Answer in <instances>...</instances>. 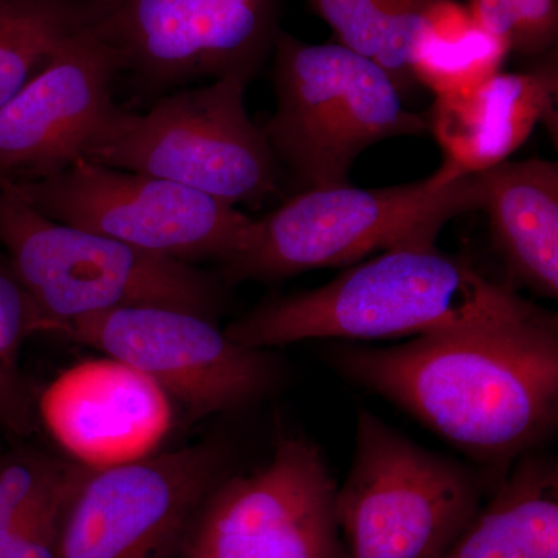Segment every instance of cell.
<instances>
[{"instance_id":"obj_1","label":"cell","mask_w":558,"mask_h":558,"mask_svg":"<svg viewBox=\"0 0 558 558\" xmlns=\"http://www.w3.org/2000/svg\"><path fill=\"white\" fill-rule=\"evenodd\" d=\"M326 357L472 459L490 488L557 429L558 318L520 292L462 325Z\"/></svg>"},{"instance_id":"obj_2","label":"cell","mask_w":558,"mask_h":558,"mask_svg":"<svg viewBox=\"0 0 558 558\" xmlns=\"http://www.w3.org/2000/svg\"><path fill=\"white\" fill-rule=\"evenodd\" d=\"M517 292L436 245L396 248L349 266L317 289L260 301L226 333L267 351L314 339H413L486 315Z\"/></svg>"},{"instance_id":"obj_3","label":"cell","mask_w":558,"mask_h":558,"mask_svg":"<svg viewBox=\"0 0 558 558\" xmlns=\"http://www.w3.org/2000/svg\"><path fill=\"white\" fill-rule=\"evenodd\" d=\"M481 204L478 174L446 160L428 178L402 185L303 190L255 219L247 245L220 266V278L227 286L282 281L388 250L432 247L451 219Z\"/></svg>"},{"instance_id":"obj_4","label":"cell","mask_w":558,"mask_h":558,"mask_svg":"<svg viewBox=\"0 0 558 558\" xmlns=\"http://www.w3.org/2000/svg\"><path fill=\"white\" fill-rule=\"evenodd\" d=\"M271 58L277 109L260 128L303 190L349 185L371 146L428 132L391 76L339 43H304L281 31Z\"/></svg>"},{"instance_id":"obj_5","label":"cell","mask_w":558,"mask_h":558,"mask_svg":"<svg viewBox=\"0 0 558 558\" xmlns=\"http://www.w3.org/2000/svg\"><path fill=\"white\" fill-rule=\"evenodd\" d=\"M0 245L47 332L84 315L131 306L175 307L216 319L226 301L222 278L54 222L3 190Z\"/></svg>"},{"instance_id":"obj_6","label":"cell","mask_w":558,"mask_h":558,"mask_svg":"<svg viewBox=\"0 0 558 558\" xmlns=\"http://www.w3.org/2000/svg\"><path fill=\"white\" fill-rule=\"evenodd\" d=\"M248 81L223 76L161 95L146 112L113 117L86 160L260 207L278 193L279 167L245 106Z\"/></svg>"},{"instance_id":"obj_7","label":"cell","mask_w":558,"mask_h":558,"mask_svg":"<svg viewBox=\"0 0 558 558\" xmlns=\"http://www.w3.org/2000/svg\"><path fill=\"white\" fill-rule=\"evenodd\" d=\"M488 490L478 469L425 449L362 409L351 468L337 492L348 558H440Z\"/></svg>"},{"instance_id":"obj_8","label":"cell","mask_w":558,"mask_h":558,"mask_svg":"<svg viewBox=\"0 0 558 558\" xmlns=\"http://www.w3.org/2000/svg\"><path fill=\"white\" fill-rule=\"evenodd\" d=\"M3 191L54 222L193 266H222L247 245L255 227V219L208 194L89 160Z\"/></svg>"},{"instance_id":"obj_9","label":"cell","mask_w":558,"mask_h":558,"mask_svg":"<svg viewBox=\"0 0 558 558\" xmlns=\"http://www.w3.org/2000/svg\"><path fill=\"white\" fill-rule=\"evenodd\" d=\"M121 73L153 98L199 80L248 83L269 60L282 0H95Z\"/></svg>"},{"instance_id":"obj_10","label":"cell","mask_w":558,"mask_h":558,"mask_svg":"<svg viewBox=\"0 0 558 558\" xmlns=\"http://www.w3.org/2000/svg\"><path fill=\"white\" fill-rule=\"evenodd\" d=\"M227 450L199 444L81 469L65 498L58 558H175L202 502L226 478Z\"/></svg>"},{"instance_id":"obj_11","label":"cell","mask_w":558,"mask_h":558,"mask_svg":"<svg viewBox=\"0 0 558 558\" xmlns=\"http://www.w3.org/2000/svg\"><path fill=\"white\" fill-rule=\"evenodd\" d=\"M337 492L314 442L279 438L266 465L209 492L175 558H348Z\"/></svg>"},{"instance_id":"obj_12","label":"cell","mask_w":558,"mask_h":558,"mask_svg":"<svg viewBox=\"0 0 558 558\" xmlns=\"http://www.w3.org/2000/svg\"><path fill=\"white\" fill-rule=\"evenodd\" d=\"M54 333L145 374L194 418L247 409L267 398L281 376L267 349L236 343L215 319L175 307L98 312Z\"/></svg>"},{"instance_id":"obj_13","label":"cell","mask_w":558,"mask_h":558,"mask_svg":"<svg viewBox=\"0 0 558 558\" xmlns=\"http://www.w3.org/2000/svg\"><path fill=\"white\" fill-rule=\"evenodd\" d=\"M116 50L92 25L0 108V190L68 170L100 140L120 106Z\"/></svg>"},{"instance_id":"obj_14","label":"cell","mask_w":558,"mask_h":558,"mask_svg":"<svg viewBox=\"0 0 558 558\" xmlns=\"http://www.w3.org/2000/svg\"><path fill=\"white\" fill-rule=\"evenodd\" d=\"M36 411L51 438L89 469L150 457L172 427L163 389L108 355L62 371Z\"/></svg>"},{"instance_id":"obj_15","label":"cell","mask_w":558,"mask_h":558,"mask_svg":"<svg viewBox=\"0 0 558 558\" xmlns=\"http://www.w3.org/2000/svg\"><path fill=\"white\" fill-rule=\"evenodd\" d=\"M557 97L556 50L524 72H498L468 89L436 95L425 119L444 160L478 174L509 160L538 123L553 130Z\"/></svg>"},{"instance_id":"obj_16","label":"cell","mask_w":558,"mask_h":558,"mask_svg":"<svg viewBox=\"0 0 558 558\" xmlns=\"http://www.w3.org/2000/svg\"><path fill=\"white\" fill-rule=\"evenodd\" d=\"M492 242L513 288L558 296V165L506 160L478 172Z\"/></svg>"},{"instance_id":"obj_17","label":"cell","mask_w":558,"mask_h":558,"mask_svg":"<svg viewBox=\"0 0 558 558\" xmlns=\"http://www.w3.org/2000/svg\"><path fill=\"white\" fill-rule=\"evenodd\" d=\"M440 558H558V462L543 449L517 459Z\"/></svg>"},{"instance_id":"obj_18","label":"cell","mask_w":558,"mask_h":558,"mask_svg":"<svg viewBox=\"0 0 558 558\" xmlns=\"http://www.w3.org/2000/svg\"><path fill=\"white\" fill-rule=\"evenodd\" d=\"M509 53L501 39L481 27L469 5L440 0L414 40L411 72L417 86L444 95L501 72Z\"/></svg>"},{"instance_id":"obj_19","label":"cell","mask_w":558,"mask_h":558,"mask_svg":"<svg viewBox=\"0 0 558 558\" xmlns=\"http://www.w3.org/2000/svg\"><path fill=\"white\" fill-rule=\"evenodd\" d=\"M95 0H0V108L95 22Z\"/></svg>"},{"instance_id":"obj_20","label":"cell","mask_w":558,"mask_h":558,"mask_svg":"<svg viewBox=\"0 0 558 558\" xmlns=\"http://www.w3.org/2000/svg\"><path fill=\"white\" fill-rule=\"evenodd\" d=\"M440 0H307L349 50L379 64L403 95L417 87L411 53L429 11Z\"/></svg>"},{"instance_id":"obj_21","label":"cell","mask_w":558,"mask_h":558,"mask_svg":"<svg viewBox=\"0 0 558 558\" xmlns=\"http://www.w3.org/2000/svg\"><path fill=\"white\" fill-rule=\"evenodd\" d=\"M46 319L9 267L0 266V425L17 436L31 435L36 416L31 387L21 369V351Z\"/></svg>"},{"instance_id":"obj_22","label":"cell","mask_w":558,"mask_h":558,"mask_svg":"<svg viewBox=\"0 0 558 558\" xmlns=\"http://www.w3.org/2000/svg\"><path fill=\"white\" fill-rule=\"evenodd\" d=\"M469 9L521 58L535 61L557 50L558 0H469Z\"/></svg>"},{"instance_id":"obj_23","label":"cell","mask_w":558,"mask_h":558,"mask_svg":"<svg viewBox=\"0 0 558 558\" xmlns=\"http://www.w3.org/2000/svg\"><path fill=\"white\" fill-rule=\"evenodd\" d=\"M81 469L83 465H75L58 490L28 517L7 558H58L62 506L78 478Z\"/></svg>"}]
</instances>
